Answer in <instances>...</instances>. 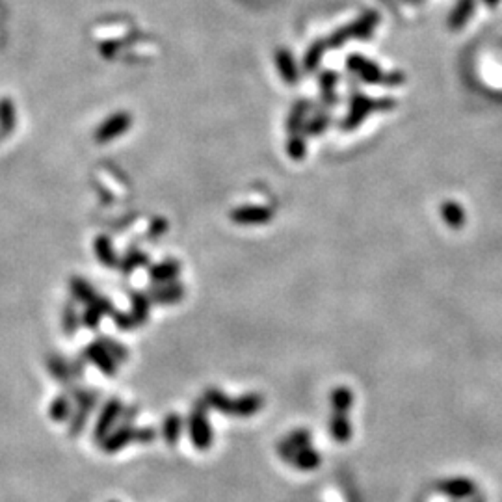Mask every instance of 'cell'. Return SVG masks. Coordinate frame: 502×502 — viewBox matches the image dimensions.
Wrapping results in <instances>:
<instances>
[{"label":"cell","instance_id":"6da1fadb","mask_svg":"<svg viewBox=\"0 0 502 502\" xmlns=\"http://www.w3.org/2000/svg\"><path fill=\"white\" fill-rule=\"evenodd\" d=\"M397 106V100L392 97H383V99H372V97H366L359 91H355L354 95L350 97V106H348V114L344 116L343 123H341V128L343 131H354L365 121L366 117L374 112H389Z\"/></svg>","mask_w":502,"mask_h":502},{"label":"cell","instance_id":"7a4b0ae2","mask_svg":"<svg viewBox=\"0 0 502 502\" xmlns=\"http://www.w3.org/2000/svg\"><path fill=\"white\" fill-rule=\"evenodd\" d=\"M380 22V13L374 10L365 11L359 19H355L354 22H350L346 27L335 30L331 36L326 39L328 48H341L346 45V41L350 39H370L374 34L376 27Z\"/></svg>","mask_w":502,"mask_h":502},{"label":"cell","instance_id":"3957f363","mask_svg":"<svg viewBox=\"0 0 502 502\" xmlns=\"http://www.w3.org/2000/svg\"><path fill=\"white\" fill-rule=\"evenodd\" d=\"M307 112H309V103L303 99L298 100L296 105L292 106L291 116H289V121H286V133H289L286 153L294 160H301L307 153L305 140L301 136V133L305 131Z\"/></svg>","mask_w":502,"mask_h":502},{"label":"cell","instance_id":"277c9868","mask_svg":"<svg viewBox=\"0 0 502 502\" xmlns=\"http://www.w3.org/2000/svg\"><path fill=\"white\" fill-rule=\"evenodd\" d=\"M188 435H190L192 444L201 452L212 447V426L209 421V406L203 400H197L194 404L188 417Z\"/></svg>","mask_w":502,"mask_h":502},{"label":"cell","instance_id":"5b68a950","mask_svg":"<svg viewBox=\"0 0 502 502\" xmlns=\"http://www.w3.org/2000/svg\"><path fill=\"white\" fill-rule=\"evenodd\" d=\"M73 402H74V411L69 418V435L71 437H77V435L82 434V430L86 428L88 424V418H90V413L95 409L97 402H99V395L95 391H88V389H79L74 387L73 389Z\"/></svg>","mask_w":502,"mask_h":502},{"label":"cell","instance_id":"8992f818","mask_svg":"<svg viewBox=\"0 0 502 502\" xmlns=\"http://www.w3.org/2000/svg\"><path fill=\"white\" fill-rule=\"evenodd\" d=\"M346 67H348L350 73L359 77L366 84H383L387 74L380 65L372 62V60L365 58L363 54H350L348 58H346Z\"/></svg>","mask_w":502,"mask_h":502},{"label":"cell","instance_id":"52a82bcc","mask_svg":"<svg viewBox=\"0 0 502 502\" xmlns=\"http://www.w3.org/2000/svg\"><path fill=\"white\" fill-rule=\"evenodd\" d=\"M133 127V116L127 112H117L112 114L106 121H103L99 127L95 128V142L97 143H108L116 138L123 136L128 128Z\"/></svg>","mask_w":502,"mask_h":502},{"label":"cell","instance_id":"ba28073f","mask_svg":"<svg viewBox=\"0 0 502 502\" xmlns=\"http://www.w3.org/2000/svg\"><path fill=\"white\" fill-rule=\"evenodd\" d=\"M229 218L237 225H265L274 218V211L270 206L260 205H242L231 211Z\"/></svg>","mask_w":502,"mask_h":502},{"label":"cell","instance_id":"9c48e42d","mask_svg":"<svg viewBox=\"0 0 502 502\" xmlns=\"http://www.w3.org/2000/svg\"><path fill=\"white\" fill-rule=\"evenodd\" d=\"M123 413V402L119 398H110L106 402L103 409H100L99 417H97V424H95V432H93V437L95 441H103L106 435L110 434L112 426L119 421Z\"/></svg>","mask_w":502,"mask_h":502},{"label":"cell","instance_id":"30bf717a","mask_svg":"<svg viewBox=\"0 0 502 502\" xmlns=\"http://www.w3.org/2000/svg\"><path fill=\"white\" fill-rule=\"evenodd\" d=\"M114 311H116V307H114V303H112L108 298L97 296L95 300L84 307V312H82V324H84L88 329H97L99 328L100 320H103L105 317H112Z\"/></svg>","mask_w":502,"mask_h":502},{"label":"cell","instance_id":"8fae6325","mask_svg":"<svg viewBox=\"0 0 502 502\" xmlns=\"http://www.w3.org/2000/svg\"><path fill=\"white\" fill-rule=\"evenodd\" d=\"M149 300L159 305H171V303H179L185 298V286L180 285L179 281H171V283H160V285H153L145 292Z\"/></svg>","mask_w":502,"mask_h":502},{"label":"cell","instance_id":"7c38bea8","mask_svg":"<svg viewBox=\"0 0 502 502\" xmlns=\"http://www.w3.org/2000/svg\"><path fill=\"white\" fill-rule=\"evenodd\" d=\"M84 359L90 361L91 365H95L105 376H110L112 378V376L117 374V366H119V363H117V361L114 359V357H112V355L108 354L99 343H97V341L86 346Z\"/></svg>","mask_w":502,"mask_h":502},{"label":"cell","instance_id":"4fadbf2b","mask_svg":"<svg viewBox=\"0 0 502 502\" xmlns=\"http://www.w3.org/2000/svg\"><path fill=\"white\" fill-rule=\"evenodd\" d=\"M133 441H136V428L133 424H121L119 428H116L103 439V450L108 454H114V452L125 449Z\"/></svg>","mask_w":502,"mask_h":502},{"label":"cell","instance_id":"5bb4252c","mask_svg":"<svg viewBox=\"0 0 502 502\" xmlns=\"http://www.w3.org/2000/svg\"><path fill=\"white\" fill-rule=\"evenodd\" d=\"M309 444H311V434L303 428L294 430V432H291L283 441L277 443V454L285 461H291L292 456L296 454L298 450L305 449Z\"/></svg>","mask_w":502,"mask_h":502},{"label":"cell","instance_id":"9a60e30c","mask_svg":"<svg viewBox=\"0 0 502 502\" xmlns=\"http://www.w3.org/2000/svg\"><path fill=\"white\" fill-rule=\"evenodd\" d=\"M265 406V398L260 397L259 392H248V395H242L233 400V407H231V415L233 417H240V418H248L255 413H259Z\"/></svg>","mask_w":502,"mask_h":502},{"label":"cell","instance_id":"2e32d148","mask_svg":"<svg viewBox=\"0 0 502 502\" xmlns=\"http://www.w3.org/2000/svg\"><path fill=\"white\" fill-rule=\"evenodd\" d=\"M437 489L439 493L460 501V498H467L475 495L476 484L473 480H467V478H450V480L439 482Z\"/></svg>","mask_w":502,"mask_h":502},{"label":"cell","instance_id":"e0dca14e","mask_svg":"<svg viewBox=\"0 0 502 502\" xmlns=\"http://www.w3.org/2000/svg\"><path fill=\"white\" fill-rule=\"evenodd\" d=\"M179 274H180L179 260L168 259L164 260V263H159V265H149V277H151V281H153L154 285L177 281Z\"/></svg>","mask_w":502,"mask_h":502},{"label":"cell","instance_id":"ac0fdd59","mask_svg":"<svg viewBox=\"0 0 502 502\" xmlns=\"http://www.w3.org/2000/svg\"><path fill=\"white\" fill-rule=\"evenodd\" d=\"M475 10H476V0H458V4L452 8V11H450L449 15V21H447L450 30H452V32L461 30V28L469 22V19L473 17Z\"/></svg>","mask_w":502,"mask_h":502},{"label":"cell","instance_id":"d6986e66","mask_svg":"<svg viewBox=\"0 0 502 502\" xmlns=\"http://www.w3.org/2000/svg\"><path fill=\"white\" fill-rule=\"evenodd\" d=\"M275 65H277L281 79L285 80L286 84H296L298 80H300L296 62H294L292 54L286 48H277L275 51Z\"/></svg>","mask_w":502,"mask_h":502},{"label":"cell","instance_id":"ffe728a7","mask_svg":"<svg viewBox=\"0 0 502 502\" xmlns=\"http://www.w3.org/2000/svg\"><path fill=\"white\" fill-rule=\"evenodd\" d=\"M93 251L100 265H105L106 268H117L119 265V257H117L116 249L112 246V240L106 235H99L93 242Z\"/></svg>","mask_w":502,"mask_h":502},{"label":"cell","instance_id":"44dd1931","mask_svg":"<svg viewBox=\"0 0 502 502\" xmlns=\"http://www.w3.org/2000/svg\"><path fill=\"white\" fill-rule=\"evenodd\" d=\"M151 265V259L145 251L138 248H128L127 253L119 257V265L117 268L121 270L123 274H133L136 268H142V266H149Z\"/></svg>","mask_w":502,"mask_h":502},{"label":"cell","instance_id":"7402d4cb","mask_svg":"<svg viewBox=\"0 0 502 502\" xmlns=\"http://www.w3.org/2000/svg\"><path fill=\"white\" fill-rule=\"evenodd\" d=\"M69 291H71L74 300L80 301V303H84V305L91 303V301L99 296V294L95 292V289H93L88 281L79 277V275H74V277L69 279Z\"/></svg>","mask_w":502,"mask_h":502},{"label":"cell","instance_id":"603a6c76","mask_svg":"<svg viewBox=\"0 0 502 502\" xmlns=\"http://www.w3.org/2000/svg\"><path fill=\"white\" fill-rule=\"evenodd\" d=\"M318 84H320V95H322L324 105L333 106L337 103V93L335 88L338 84V74L335 71H324L318 77Z\"/></svg>","mask_w":502,"mask_h":502},{"label":"cell","instance_id":"cb8c5ba5","mask_svg":"<svg viewBox=\"0 0 502 502\" xmlns=\"http://www.w3.org/2000/svg\"><path fill=\"white\" fill-rule=\"evenodd\" d=\"M203 402L209 406V409L212 407V409H218V411L225 413V415H231L233 398H229L227 395L220 391V389H214V387L206 389V391L203 392Z\"/></svg>","mask_w":502,"mask_h":502},{"label":"cell","instance_id":"d4e9b609","mask_svg":"<svg viewBox=\"0 0 502 502\" xmlns=\"http://www.w3.org/2000/svg\"><path fill=\"white\" fill-rule=\"evenodd\" d=\"M183 428H185V423H183V417H180L179 413H169L168 417L164 418V423H162V437H164L166 443H179L180 435H183Z\"/></svg>","mask_w":502,"mask_h":502},{"label":"cell","instance_id":"484cf974","mask_svg":"<svg viewBox=\"0 0 502 502\" xmlns=\"http://www.w3.org/2000/svg\"><path fill=\"white\" fill-rule=\"evenodd\" d=\"M151 303L149 296L145 292H133L131 294V312L136 318L138 326H142L149 320V312H151Z\"/></svg>","mask_w":502,"mask_h":502},{"label":"cell","instance_id":"4316f807","mask_svg":"<svg viewBox=\"0 0 502 502\" xmlns=\"http://www.w3.org/2000/svg\"><path fill=\"white\" fill-rule=\"evenodd\" d=\"M320 461L322 460H320V454H318L317 450L311 449V447H305V449L298 450L289 463H292L300 470H315L317 467H320Z\"/></svg>","mask_w":502,"mask_h":502},{"label":"cell","instance_id":"83f0119b","mask_svg":"<svg viewBox=\"0 0 502 502\" xmlns=\"http://www.w3.org/2000/svg\"><path fill=\"white\" fill-rule=\"evenodd\" d=\"M441 216H443L444 222L449 223V227L452 229L463 227V223H465L463 206L460 203H456V201H447V203L441 205Z\"/></svg>","mask_w":502,"mask_h":502},{"label":"cell","instance_id":"f1b7e54d","mask_svg":"<svg viewBox=\"0 0 502 502\" xmlns=\"http://www.w3.org/2000/svg\"><path fill=\"white\" fill-rule=\"evenodd\" d=\"M329 432L338 443H346L352 437V424L344 413H333V417L329 421Z\"/></svg>","mask_w":502,"mask_h":502},{"label":"cell","instance_id":"f546056e","mask_svg":"<svg viewBox=\"0 0 502 502\" xmlns=\"http://www.w3.org/2000/svg\"><path fill=\"white\" fill-rule=\"evenodd\" d=\"M73 407H71V402H69L67 395H60V397L54 398L51 402V407H48V417L53 418L54 423H65L71 418L73 415Z\"/></svg>","mask_w":502,"mask_h":502},{"label":"cell","instance_id":"4dcf8cb0","mask_svg":"<svg viewBox=\"0 0 502 502\" xmlns=\"http://www.w3.org/2000/svg\"><path fill=\"white\" fill-rule=\"evenodd\" d=\"M326 51H328V43L324 41V39H318V41L312 43L311 47L307 48L305 56H303V69L309 71V73L317 71L320 62H322L324 54H326Z\"/></svg>","mask_w":502,"mask_h":502},{"label":"cell","instance_id":"1f68e13d","mask_svg":"<svg viewBox=\"0 0 502 502\" xmlns=\"http://www.w3.org/2000/svg\"><path fill=\"white\" fill-rule=\"evenodd\" d=\"M15 128V106L10 99L0 100V136H8Z\"/></svg>","mask_w":502,"mask_h":502},{"label":"cell","instance_id":"d6a6232c","mask_svg":"<svg viewBox=\"0 0 502 502\" xmlns=\"http://www.w3.org/2000/svg\"><path fill=\"white\" fill-rule=\"evenodd\" d=\"M47 366H48V372H51V376H53L54 380L62 381V383L73 381V374H71L69 363L65 359H62L60 355H51V357L47 359Z\"/></svg>","mask_w":502,"mask_h":502},{"label":"cell","instance_id":"836d02e7","mask_svg":"<svg viewBox=\"0 0 502 502\" xmlns=\"http://www.w3.org/2000/svg\"><path fill=\"white\" fill-rule=\"evenodd\" d=\"M329 402H331L333 413H344V415H346L350 407H352L354 395H352L348 387H337V389H333V392H331Z\"/></svg>","mask_w":502,"mask_h":502},{"label":"cell","instance_id":"e575fe53","mask_svg":"<svg viewBox=\"0 0 502 502\" xmlns=\"http://www.w3.org/2000/svg\"><path fill=\"white\" fill-rule=\"evenodd\" d=\"M97 343H99L100 346H103V348H105L106 352L117 361V363H125V361L128 359V350L125 348L123 344L117 343V341H114V338L99 337L97 338Z\"/></svg>","mask_w":502,"mask_h":502},{"label":"cell","instance_id":"d590c367","mask_svg":"<svg viewBox=\"0 0 502 502\" xmlns=\"http://www.w3.org/2000/svg\"><path fill=\"white\" fill-rule=\"evenodd\" d=\"M329 123H331V116L328 112H318L317 116L305 125L307 136H320L329 127Z\"/></svg>","mask_w":502,"mask_h":502},{"label":"cell","instance_id":"8d00e7d4","mask_svg":"<svg viewBox=\"0 0 502 502\" xmlns=\"http://www.w3.org/2000/svg\"><path fill=\"white\" fill-rule=\"evenodd\" d=\"M80 324V317L79 312L74 311L73 303H67L64 307V312H62V326H64L65 335H74L77 329H79Z\"/></svg>","mask_w":502,"mask_h":502},{"label":"cell","instance_id":"74e56055","mask_svg":"<svg viewBox=\"0 0 502 502\" xmlns=\"http://www.w3.org/2000/svg\"><path fill=\"white\" fill-rule=\"evenodd\" d=\"M112 318H114V322H116V326L121 331H133V329L138 328V322L136 318L133 317V312H123V311H114V315H112Z\"/></svg>","mask_w":502,"mask_h":502},{"label":"cell","instance_id":"f35d334b","mask_svg":"<svg viewBox=\"0 0 502 502\" xmlns=\"http://www.w3.org/2000/svg\"><path fill=\"white\" fill-rule=\"evenodd\" d=\"M168 231V220L166 218H154L153 223L149 225V237L159 238Z\"/></svg>","mask_w":502,"mask_h":502},{"label":"cell","instance_id":"ab89813d","mask_svg":"<svg viewBox=\"0 0 502 502\" xmlns=\"http://www.w3.org/2000/svg\"><path fill=\"white\" fill-rule=\"evenodd\" d=\"M406 82V74L402 73V71H391V73L385 74V80H383V84L389 86V88H397V86L404 84Z\"/></svg>","mask_w":502,"mask_h":502},{"label":"cell","instance_id":"60d3db41","mask_svg":"<svg viewBox=\"0 0 502 502\" xmlns=\"http://www.w3.org/2000/svg\"><path fill=\"white\" fill-rule=\"evenodd\" d=\"M157 437V432L153 428H140L136 430V441L138 443H151Z\"/></svg>","mask_w":502,"mask_h":502},{"label":"cell","instance_id":"b9f144b4","mask_svg":"<svg viewBox=\"0 0 502 502\" xmlns=\"http://www.w3.org/2000/svg\"><path fill=\"white\" fill-rule=\"evenodd\" d=\"M498 2H501V0H484V4L489 6V8H495V6H498Z\"/></svg>","mask_w":502,"mask_h":502},{"label":"cell","instance_id":"7bdbcfd3","mask_svg":"<svg viewBox=\"0 0 502 502\" xmlns=\"http://www.w3.org/2000/svg\"><path fill=\"white\" fill-rule=\"evenodd\" d=\"M475 502H484V498H476Z\"/></svg>","mask_w":502,"mask_h":502},{"label":"cell","instance_id":"ee69618b","mask_svg":"<svg viewBox=\"0 0 502 502\" xmlns=\"http://www.w3.org/2000/svg\"><path fill=\"white\" fill-rule=\"evenodd\" d=\"M114 502H116V501H114Z\"/></svg>","mask_w":502,"mask_h":502}]
</instances>
